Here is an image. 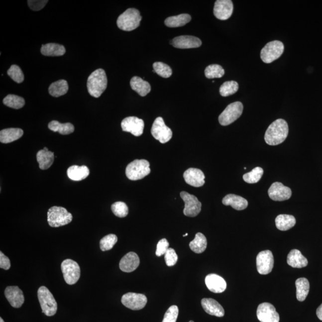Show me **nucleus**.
I'll use <instances>...</instances> for the list:
<instances>
[{"label":"nucleus","instance_id":"14","mask_svg":"<svg viewBox=\"0 0 322 322\" xmlns=\"http://www.w3.org/2000/svg\"><path fill=\"white\" fill-rule=\"evenodd\" d=\"M257 269L261 275H267L272 272L274 266V257L269 250L261 251L256 258Z\"/></svg>","mask_w":322,"mask_h":322},{"label":"nucleus","instance_id":"10","mask_svg":"<svg viewBox=\"0 0 322 322\" xmlns=\"http://www.w3.org/2000/svg\"><path fill=\"white\" fill-rule=\"evenodd\" d=\"M151 134L161 143H167L173 136L171 129L165 125L163 118L158 117L155 120L151 128Z\"/></svg>","mask_w":322,"mask_h":322},{"label":"nucleus","instance_id":"25","mask_svg":"<svg viewBox=\"0 0 322 322\" xmlns=\"http://www.w3.org/2000/svg\"><path fill=\"white\" fill-rule=\"evenodd\" d=\"M287 263L292 267H305L308 265V260L298 249H293L288 255Z\"/></svg>","mask_w":322,"mask_h":322},{"label":"nucleus","instance_id":"42","mask_svg":"<svg viewBox=\"0 0 322 322\" xmlns=\"http://www.w3.org/2000/svg\"><path fill=\"white\" fill-rule=\"evenodd\" d=\"M118 242V237L115 234H109L101 240L100 248L102 251L110 250Z\"/></svg>","mask_w":322,"mask_h":322},{"label":"nucleus","instance_id":"43","mask_svg":"<svg viewBox=\"0 0 322 322\" xmlns=\"http://www.w3.org/2000/svg\"><path fill=\"white\" fill-rule=\"evenodd\" d=\"M113 213L119 218H124L128 215V208L123 202H116L111 206Z\"/></svg>","mask_w":322,"mask_h":322},{"label":"nucleus","instance_id":"36","mask_svg":"<svg viewBox=\"0 0 322 322\" xmlns=\"http://www.w3.org/2000/svg\"><path fill=\"white\" fill-rule=\"evenodd\" d=\"M50 130L58 132L62 135H68L72 133L75 130L74 126L71 123L67 122L61 124L58 121H51L48 125Z\"/></svg>","mask_w":322,"mask_h":322},{"label":"nucleus","instance_id":"49","mask_svg":"<svg viewBox=\"0 0 322 322\" xmlns=\"http://www.w3.org/2000/svg\"><path fill=\"white\" fill-rule=\"evenodd\" d=\"M10 267L11 263L10 259L7 256H5L1 251L0 252V267L2 269L7 270L10 269Z\"/></svg>","mask_w":322,"mask_h":322},{"label":"nucleus","instance_id":"26","mask_svg":"<svg viewBox=\"0 0 322 322\" xmlns=\"http://www.w3.org/2000/svg\"><path fill=\"white\" fill-rule=\"evenodd\" d=\"M23 131L17 128H6L0 132V141L2 143H10L22 137Z\"/></svg>","mask_w":322,"mask_h":322},{"label":"nucleus","instance_id":"50","mask_svg":"<svg viewBox=\"0 0 322 322\" xmlns=\"http://www.w3.org/2000/svg\"><path fill=\"white\" fill-rule=\"evenodd\" d=\"M317 315L320 320L322 321V304L317 309Z\"/></svg>","mask_w":322,"mask_h":322},{"label":"nucleus","instance_id":"40","mask_svg":"<svg viewBox=\"0 0 322 322\" xmlns=\"http://www.w3.org/2000/svg\"><path fill=\"white\" fill-rule=\"evenodd\" d=\"M263 168L258 167L254 168L251 172L245 174L243 176V179L249 184H254L260 181L263 175Z\"/></svg>","mask_w":322,"mask_h":322},{"label":"nucleus","instance_id":"16","mask_svg":"<svg viewBox=\"0 0 322 322\" xmlns=\"http://www.w3.org/2000/svg\"><path fill=\"white\" fill-rule=\"evenodd\" d=\"M233 11V4L231 0H217L214 7V14L218 19H229Z\"/></svg>","mask_w":322,"mask_h":322},{"label":"nucleus","instance_id":"53","mask_svg":"<svg viewBox=\"0 0 322 322\" xmlns=\"http://www.w3.org/2000/svg\"><path fill=\"white\" fill-rule=\"evenodd\" d=\"M43 149L45 150H49V149H48L46 147H44Z\"/></svg>","mask_w":322,"mask_h":322},{"label":"nucleus","instance_id":"21","mask_svg":"<svg viewBox=\"0 0 322 322\" xmlns=\"http://www.w3.org/2000/svg\"><path fill=\"white\" fill-rule=\"evenodd\" d=\"M207 287L214 293H223L227 288L225 280L216 274H210L205 279Z\"/></svg>","mask_w":322,"mask_h":322},{"label":"nucleus","instance_id":"32","mask_svg":"<svg viewBox=\"0 0 322 322\" xmlns=\"http://www.w3.org/2000/svg\"><path fill=\"white\" fill-rule=\"evenodd\" d=\"M191 15L181 14L177 16H170L165 20V25L169 28H177L185 26L191 20Z\"/></svg>","mask_w":322,"mask_h":322},{"label":"nucleus","instance_id":"6","mask_svg":"<svg viewBox=\"0 0 322 322\" xmlns=\"http://www.w3.org/2000/svg\"><path fill=\"white\" fill-rule=\"evenodd\" d=\"M149 162L145 159H135L129 163L126 168V176L129 180L135 181L141 180L150 173Z\"/></svg>","mask_w":322,"mask_h":322},{"label":"nucleus","instance_id":"7","mask_svg":"<svg viewBox=\"0 0 322 322\" xmlns=\"http://www.w3.org/2000/svg\"><path fill=\"white\" fill-rule=\"evenodd\" d=\"M284 51V45L281 41L269 42L261 51V59L266 64L276 61L281 56Z\"/></svg>","mask_w":322,"mask_h":322},{"label":"nucleus","instance_id":"44","mask_svg":"<svg viewBox=\"0 0 322 322\" xmlns=\"http://www.w3.org/2000/svg\"><path fill=\"white\" fill-rule=\"evenodd\" d=\"M7 75L15 82L20 84L24 81V75L19 66L13 65L7 71Z\"/></svg>","mask_w":322,"mask_h":322},{"label":"nucleus","instance_id":"11","mask_svg":"<svg viewBox=\"0 0 322 322\" xmlns=\"http://www.w3.org/2000/svg\"><path fill=\"white\" fill-rule=\"evenodd\" d=\"M180 197L185 202V207L183 213L186 216L194 217L200 213L202 204L195 196L189 194L186 192H182Z\"/></svg>","mask_w":322,"mask_h":322},{"label":"nucleus","instance_id":"31","mask_svg":"<svg viewBox=\"0 0 322 322\" xmlns=\"http://www.w3.org/2000/svg\"><path fill=\"white\" fill-rule=\"evenodd\" d=\"M276 227L281 231H287L293 228L296 224V219L293 215H279L275 219Z\"/></svg>","mask_w":322,"mask_h":322},{"label":"nucleus","instance_id":"3","mask_svg":"<svg viewBox=\"0 0 322 322\" xmlns=\"http://www.w3.org/2000/svg\"><path fill=\"white\" fill-rule=\"evenodd\" d=\"M141 19L142 17L137 9L128 8L118 17L116 21L117 26L122 31H133L140 26Z\"/></svg>","mask_w":322,"mask_h":322},{"label":"nucleus","instance_id":"18","mask_svg":"<svg viewBox=\"0 0 322 322\" xmlns=\"http://www.w3.org/2000/svg\"><path fill=\"white\" fill-rule=\"evenodd\" d=\"M171 44L177 49H187L200 47L202 41L200 38L191 35H182L174 38Z\"/></svg>","mask_w":322,"mask_h":322},{"label":"nucleus","instance_id":"12","mask_svg":"<svg viewBox=\"0 0 322 322\" xmlns=\"http://www.w3.org/2000/svg\"><path fill=\"white\" fill-rule=\"evenodd\" d=\"M147 297L143 294L133 293L125 294L122 297L121 303L132 311H140L146 306Z\"/></svg>","mask_w":322,"mask_h":322},{"label":"nucleus","instance_id":"33","mask_svg":"<svg viewBox=\"0 0 322 322\" xmlns=\"http://www.w3.org/2000/svg\"><path fill=\"white\" fill-rule=\"evenodd\" d=\"M69 89L68 83L65 80H61L53 83L49 87V94L55 98H59L67 93Z\"/></svg>","mask_w":322,"mask_h":322},{"label":"nucleus","instance_id":"54","mask_svg":"<svg viewBox=\"0 0 322 322\" xmlns=\"http://www.w3.org/2000/svg\"><path fill=\"white\" fill-rule=\"evenodd\" d=\"M194 322V321H190V322Z\"/></svg>","mask_w":322,"mask_h":322},{"label":"nucleus","instance_id":"34","mask_svg":"<svg viewBox=\"0 0 322 322\" xmlns=\"http://www.w3.org/2000/svg\"><path fill=\"white\" fill-rule=\"evenodd\" d=\"M297 299L300 302H304L308 297L310 291V284L308 279H298L296 282Z\"/></svg>","mask_w":322,"mask_h":322},{"label":"nucleus","instance_id":"39","mask_svg":"<svg viewBox=\"0 0 322 322\" xmlns=\"http://www.w3.org/2000/svg\"><path fill=\"white\" fill-rule=\"evenodd\" d=\"M225 72L222 66L219 65H211L205 70V75L209 79L219 78L224 76Z\"/></svg>","mask_w":322,"mask_h":322},{"label":"nucleus","instance_id":"13","mask_svg":"<svg viewBox=\"0 0 322 322\" xmlns=\"http://www.w3.org/2000/svg\"><path fill=\"white\" fill-rule=\"evenodd\" d=\"M258 320L261 322H279L278 312L272 304L264 303L259 305L257 311Z\"/></svg>","mask_w":322,"mask_h":322},{"label":"nucleus","instance_id":"51","mask_svg":"<svg viewBox=\"0 0 322 322\" xmlns=\"http://www.w3.org/2000/svg\"><path fill=\"white\" fill-rule=\"evenodd\" d=\"M0 322H4V321H3L2 318H0Z\"/></svg>","mask_w":322,"mask_h":322},{"label":"nucleus","instance_id":"52","mask_svg":"<svg viewBox=\"0 0 322 322\" xmlns=\"http://www.w3.org/2000/svg\"><path fill=\"white\" fill-rule=\"evenodd\" d=\"M188 235V233H186L185 234H184V235H183V237H186V236H187Z\"/></svg>","mask_w":322,"mask_h":322},{"label":"nucleus","instance_id":"9","mask_svg":"<svg viewBox=\"0 0 322 322\" xmlns=\"http://www.w3.org/2000/svg\"><path fill=\"white\" fill-rule=\"evenodd\" d=\"M61 270L66 284L74 285L80 278L81 270L79 265L71 259H66L61 264Z\"/></svg>","mask_w":322,"mask_h":322},{"label":"nucleus","instance_id":"1","mask_svg":"<svg viewBox=\"0 0 322 322\" xmlns=\"http://www.w3.org/2000/svg\"><path fill=\"white\" fill-rule=\"evenodd\" d=\"M288 132V123L283 119H277L268 127L264 135L265 141L270 146L278 145L286 140Z\"/></svg>","mask_w":322,"mask_h":322},{"label":"nucleus","instance_id":"2","mask_svg":"<svg viewBox=\"0 0 322 322\" xmlns=\"http://www.w3.org/2000/svg\"><path fill=\"white\" fill-rule=\"evenodd\" d=\"M107 86L106 72L103 69H98L92 73L87 80V90L90 95L98 98L103 94Z\"/></svg>","mask_w":322,"mask_h":322},{"label":"nucleus","instance_id":"22","mask_svg":"<svg viewBox=\"0 0 322 322\" xmlns=\"http://www.w3.org/2000/svg\"><path fill=\"white\" fill-rule=\"evenodd\" d=\"M140 259L134 252H129L123 257L119 262V268L122 272L131 273L137 269Z\"/></svg>","mask_w":322,"mask_h":322},{"label":"nucleus","instance_id":"17","mask_svg":"<svg viewBox=\"0 0 322 322\" xmlns=\"http://www.w3.org/2000/svg\"><path fill=\"white\" fill-rule=\"evenodd\" d=\"M270 199L275 201H284L290 199L292 196L291 189L285 186L281 183H273L268 191Z\"/></svg>","mask_w":322,"mask_h":322},{"label":"nucleus","instance_id":"24","mask_svg":"<svg viewBox=\"0 0 322 322\" xmlns=\"http://www.w3.org/2000/svg\"><path fill=\"white\" fill-rule=\"evenodd\" d=\"M222 204L224 206H230L234 210L241 211L246 209L248 206V201L240 196L228 194L222 199Z\"/></svg>","mask_w":322,"mask_h":322},{"label":"nucleus","instance_id":"41","mask_svg":"<svg viewBox=\"0 0 322 322\" xmlns=\"http://www.w3.org/2000/svg\"><path fill=\"white\" fill-rule=\"evenodd\" d=\"M153 71L162 78H168L172 75V69L169 66L164 64V63L155 62L153 65Z\"/></svg>","mask_w":322,"mask_h":322},{"label":"nucleus","instance_id":"28","mask_svg":"<svg viewBox=\"0 0 322 322\" xmlns=\"http://www.w3.org/2000/svg\"><path fill=\"white\" fill-rule=\"evenodd\" d=\"M131 89L136 92L138 95L142 97L148 95L151 91V86L150 84L142 78L135 76L132 77L130 81Z\"/></svg>","mask_w":322,"mask_h":322},{"label":"nucleus","instance_id":"47","mask_svg":"<svg viewBox=\"0 0 322 322\" xmlns=\"http://www.w3.org/2000/svg\"><path fill=\"white\" fill-rule=\"evenodd\" d=\"M168 249H169V243H168L166 239H162L159 240L157 246H156V256H162V255L166 253Z\"/></svg>","mask_w":322,"mask_h":322},{"label":"nucleus","instance_id":"27","mask_svg":"<svg viewBox=\"0 0 322 322\" xmlns=\"http://www.w3.org/2000/svg\"><path fill=\"white\" fill-rule=\"evenodd\" d=\"M67 174L69 178L73 181H81L89 176L90 170L85 165H72L68 168Z\"/></svg>","mask_w":322,"mask_h":322},{"label":"nucleus","instance_id":"19","mask_svg":"<svg viewBox=\"0 0 322 322\" xmlns=\"http://www.w3.org/2000/svg\"><path fill=\"white\" fill-rule=\"evenodd\" d=\"M4 295L9 303L14 308H20L25 302L22 291L16 286L6 288Z\"/></svg>","mask_w":322,"mask_h":322},{"label":"nucleus","instance_id":"35","mask_svg":"<svg viewBox=\"0 0 322 322\" xmlns=\"http://www.w3.org/2000/svg\"><path fill=\"white\" fill-rule=\"evenodd\" d=\"M207 240L203 233L196 234L195 239L189 243V247L197 254L203 253L207 248Z\"/></svg>","mask_w":322,"mask_h":322},{"label":"nucleus","instance_id":"30","mask_svg":"<svg viewBox=\"0 0 322 322\" xmlns=\"http://www.w3.org/2000/svg\"><path fill=\"white\" fill-rule=\"evenodd\" d=\"M41 53L46 56H62L65 55L66 49L62 45L49 43L42 45Z\"/></svg>","mask_w":322,"mask_h":322},{"label":"nucleus","instance_id":"8","mask_svg":"<svg viewBox=\"0 0 322 322\" xmlns=\"http://www.w3.org/2000/svg\"><path fill=\"white\" fill-rule=\"evenodd\" d=\"M243 106L241 102H236L228 105L218 117L219 124L227 126L232 124L241 116Z\"/></svg>","mask_w":322,"mask_h":322},{"label":"nucleus","instance_id":"15","mask_svg":"<svg viewBox=\"0 0 322 322\" xmlns=\"http://www.w3.org/2000/svg\"><path fill=\"white\" fill-rule=\"evenodd\" d=\"M122 130L130 132L135 137H139L143 133L144 122L143 119L135 116H129L121 122Z\"/></svg>","mask_w":322,"mask_h":322},{"label":"nucleus","instance_id":"38","mask_svg":"<svg viewBox=\"0 0 322 322\" xmlns=\"http://www.w3.org/2000/svg\"><path fill=\"white\" fill-rule=\"evenodd\" d=\"M239 90L238 83L234 81H226L219 88V93L222 97L233 95Z\"/></svg>","mask_w":322,"mask_h":322},{"label":"nucleus","instance_id":"37","mask_svg":"<svg viewBox=\"0 0 322 322\" xmlns=\"http://www.w3.org/2000/svg\"><path fill=\"white\" fill-rule=\"evenodd\" d=\"M3 104L5 106L13 108V109H19L25 106V101L23 98L20 97V96L8 95L3 99Z\"/></svg>","mask_w":322,"mask_h":322},{"label":"nucleus","instance_id":"23","mask_svg":"<svg viewBox=\"0 0 322 322\" xmlns=\"http://www.w3.org/2000/svg\"><path fill=\"white\" fill-rule=\"evenodd\" d=\"M201 305L207 314L221 318L224 316V310L216 300L212 299H203Z\"/></svg>","mask_w":322,"mask_h":322},{"label":"nucleus","instance_id":"46","mask_svg":"<svg viewBox=\"0 0 322 322\" xmlns=\"http://www.w3.org/2000/svg\"><path fill=\"white\" fill-rule=\"evenodd\" d=\"M165 260L167 266L172 267L177 263L178 260V256L174 249L169 248L166 253L165 254Z\"/></svg>","mask_w":322,"mask_h":322},{"label":"nucleus","instance_id":"45","mask_svg":"<svg viewBox=\"0 0 322 322\" xmlns=\"http://www.w3.org/2000/svg\"><path fill=\"white\" fill-rule=\"evenodd\" d=\"M178 315V307L175 305L171 306L165 313L162 322H176Z\"/></svg>","mask_w":322,"mask_h":322},{"label":"nucleus","instance_id":"20","mask_svg":"<svg viewBox=\"0 0 322 322\" xmlns=\"http://www.w3.org/2000/svg\"><path fill=\"white\" fill-rule=\"evenodd\" d=\"M183 177L188 185L195 188L201 187L205 184L206 177L203 171L198 168H189L183 174Z\"/></svg>","mask_w":322,"mask_h":322},{"label":"nucleus","instance_id":"4","mask_svg":"<svg viewBox=\"0 0 322 322\" xmlns=\"http://www.w3.org/2000/svg\"><path fill=\"white\" fill-rule=\"evenodd\" d=\"M73 216L66 209L61 207H52L48 211L47 221L50 226L59 227L67 225L72 221Z\"/></svg>","mask_w":322,"mask_h":322},{"label":"nucleus","instance_id":"48","mask_svg":"<svg viewBox=\"0 0 322 322\" xmlns=\"http://www.w3.org/2000/svg\"><path fill=\"white\" fill-rule=\"evenodd\" d=\"M47 0H36V1H33V0H28V4L31 10L34 11H39L41 10V9H43L44 7V6L47 4L48 2Z\"/></svg>","mask_w":322,"mask_h":322},{"label":"nucleus","instance_id":"29","mask_svg":"<svg viewBox=\"0 0 322 322\" xmlns=\"http://www.w3.org/2000/svg\"><path fill=\"white\" fill-rule=\"evenodd\" d=\"M39 167L42 170L49 169L55 160V154L49 150L42 149L39 150L37 154Z\"/></svg>","mask_w":322,"mask_h":322},{"label":"nucleus","instance_id":"5","mask_svg":"<svg viewBox=\"0 0 322 322\" xmlns=\"http://www.w3.org/2000/svg\"><path fill=\"white\" fill-rule=\"evenodd\" d=\"M37 295L42 313L47 317L55 315L58 310V304L49 289L44 286L41 287L38 289Z\"/></svg>","mask_w":322,"mask_h":322}]
</instances>
